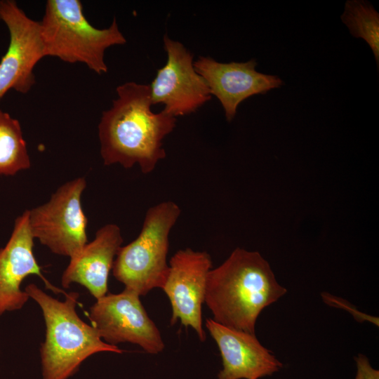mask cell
Here are the masks:
<instances>
[{"instance_id":"obj_1","label":"cell","mask_w":379,"mask_h":379,"mask_svg":"<svg viewBox=\"0 0 379 379\" xmlns=\"http://www.w3.org/2000/svg\"><path fill=\"white\" fill-rule=\"evenodd\" d=\"M116 91L117 98L102 112L98 124L103 163L126 168L138 164L142 173H149L166 157L163 140L173 131L177 119L163 110L152 111L147 84L128 81Z\"/></svg>"},{"instance_id":"obj_2","label":"cell","mask_w":379,"mask_h":379,"mask_svg":"<svg viewBox=\"0 0 379 379\" xmlns=\"http://www.w3.org/2000/svg\"><path fill=\"white\" fill-rule=\"evenodd\" d=\"M286 292L258 252L237 248L208 272L204 302L215 322L255 334L261 312Z\"/></svg>"},{"instance_id":"obj_3","label":"cell","mask_w":379,"mask_h":379,"mask_svg":"<svg viewBox=\"0 0 379 379\" xmlns=\"http://www.w3.org/2000/svg\"><path fill=\"white\" fill-rule=\"evenodd\" d=\"M25 291L40 307L46 325L40 347L42 379H69L86 359L98 352L123 353L117 346L104 342L96 330L79 317L77 292L66 293L61 301L34 284H28Z\"/></svg>"},{"instance_id":"obj_4","label":"cell","mask_w":379,"mask_h":379,"mask_svg":"<svg viewBox=\"0 0 379 379\" xmlns=\"http://www.w3.org/2000/svg\"><path fill=\"white\" fill-rule=\"evenodd\" d=\"M40 22L46 56L69 62H82L98 74L107 72L105 51L126 43L116 18L98 29L86 18L79 0H48Z\"/></svg>"},{"instance_id":"obj_5","label":"cell","mask_w":379,"mask_h":379,"mask_svg":"<svg viewBox=\"0 0 379 379\" xmlns=\"http://www.w3.org/2000/svg\"><path fill=\"white\" fill-rule=\"evenodd\" d=\"M180 213L179 206L172 201H162L147 211L139 235L119 248L114 261L113 276L124 289L141 296L163 287L169 270V234Z\"/></svg>"},{"instance_id":"obj_6","label":"cell","mask_w":379,"mask_h":379,"mask_svg":"<svg viewBox=\"0 0 379 379\" xmlns=\"http://www.w3.org/2000/svg\"><path fill=\"white\" fill-rule=\"evenodd\" d=\"M86 186L85 178H75L61 185L48 202L28 210L34 239L55 254L71 258L87 244L88 220L81 205Z\"/></svg>"},{"instance_id":"obj_7","label":"cell","mask_w":379,"mask_h":379,"mask_svg":"<svg viewBox=\"0 0 379 379\" xmlns=\"http://www.w3.org/2000/svg\"><path fill=\"white\" fill-rule=\"evenodd\" d=\"M140 297L126 289L117 294L107 293L91 307L88 317L106 343L117 346L130 343L149 354H157L164 350L165 345Z\"/></svg>"},{"instance_id":"obj_8","label":"cell","mask_w":379,"mask_h":379,"mask_svg":"<svg viewBox=\"0 0 379 379\" xmlns=\"http://www.w3.org/2000/svg\"><path fill=\"white\" fill-rule=\"evenodd\" d=\"M163 41L167 60L149 85L152 105H164L163 111L175 118L190 114L211 99L210 90L194 67L192 53L168 34Z\"/></svg>"},{"instance_id":"obj_9","label":"cell","mask_w":379,"mask_h":379,"mask_svg":"<svg viewBox=\"0 0 379 379\" xmlns=\"http://www.w3.org/2000/svg\"><path fill=\"white\" fill-rule=\"evenodd\" d=\"M0 20L9 32V44L0 61V100L13 89L27 93L35 84L33 72L46 56L40 22L29 18L13 0H0Z\"/></svg>"},{"instance_id":"obj_10","label":"cell","mask_w":379,"mask_h":379,"mask_svg":"<svg viewBox=\"0 0 379 379\" xmlns=\"http://www.w3.org/2000/svg\"><path fill=\"white\" fill-rule=\"evenodd\" d=\"M168 265V275L161 289L171 305V325L180 320L182 325L192 328L199 340L204 342L202 305L208 274L212 267L211 255L206 251L187 248L178 251L171 258Z\"/></svg>"},{"instance_id":"obj_11","label":"cell","mask_w":379,"mask_h":379,"mask_svg":"<svg viewBox=\"0 0 379 379\" xmlns=\"http://www.w3.org/2000/svg\"><path fill=\"white\" fill-rule=\"evenodd\" d=\"M256 65L255 59L245 62L222 63L209 57L199 56L194 61L196 71L204 79L211 95L220 102L228 121L234 119L242 101L284 84L277 76L256 71Z\"/></svg>"},{"instance_id":"obj_12","label":"cell","mask_w":379,"mask_h":379,"mask_svg":"<svg viewBox=\"0 0 379 379\" xmlns=\"http://www.w3.org/2000/svg\"><path fill=\"white\" fill-rule=\"evenodd\" d=\"M34 237L30 232L28 210L18 216L6 244L0 248V316L22 309L29 296L21 289L23 280L37 275L46 288L55 293L63 291L53 286L43 275L34 253Z\"/></svg>"},{"instance_id":"obj_13","label":"cell","mask_w":379,"mask_h":379,"mask_svg":"<svg viewBox=\"0 0 379 379\" xmlns=\"http://www.w3.org/2000/svg\"><path fill=\"white\" fill-rule=\"evenodd\" d=\"M206 326L215 341L222 361L218 379H259L272 375L283 364L255 334L232 329L207 319Z\"/></svg>"},{"instance_id":"obj_14","label":"cell","mask_w":379,"mask_h":379,"mask_svg":"<svg viewBox=\"0 0 379 379\" xmlns=\"http://www.w3.org/2000/svg\"><path fill=\"white\" fill-rule=\"evenodd\" d=\"M122 243L117 225L110 223L100 228L95 239L70 258L62 275V286L68 288L77 283L84 286L96 300L105 295L108 277Z\"/></svg>"},{"instance_id":"obj_15","label":"cell","mask_w":379,"mask_h":379,"mask_svg":"<svg viewBox=\"0 0 379 379\" xmlns=\"http://www.w3.org/2000/svg\"><path fill=\"white\" fill-rule=\"evenodd\" d=\"M30 166L20 122L0 109V175H14Z\"/></svg>"},{"instance_id":"obj_16","label":"cell","mask_w":379,"mask_h":379,"mask_svg":"<svg viewBox=\"0 0 379 379\" xmlns=\"http://www.w3.org/2000/svg\"><path fill=\"white\" fill-rule=\"evenodd\" d=\"M342 21L354 37L364 39L371 48L377 65L379 62V14L364 1H347Z\"/></svg>"},{"instance_id":"obj_17","label":"cell","mask_w":379,"mask_h":379,"mask_svg":"<svg viewBox=\"0 0 379 379\" xmlns=\"http://www.w3.org/2000/svg\"><path fill=\"white\" fill-rule=\"evenodd\" d=\"M357 365L355 379H379V371L375 369L368 359L363 354L354 357Z\"/></svg>"}]
</instances>
